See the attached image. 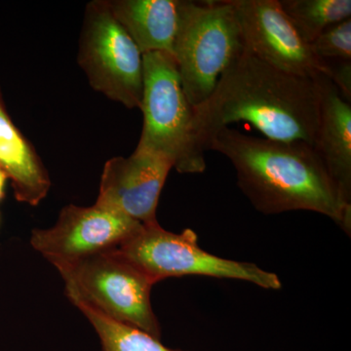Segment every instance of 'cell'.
Wrapping results in <instances>:
<instances>
[{"instance_id": "6da1fadb", "label": "cell", "mask_w": 351, "mask_h": 351, "mask_svg": "<svg viewBox=\"0 0 351 351\" xmlns=\"http://www.w3.org/2000/svg\"><path fill=\"white\" fill-rule=\"evenodd\" d=\"M240 121L252 124L270 140L313 145L319 123L315 80L278 71L244 48L212 94L193 107V156L203 170L205 152L215 136Z\"/></svg>"}, {"instance_id": "7a4b0ae2", "label": "cell", "mask_w": 351, "mask_h": 351, "mask_svg": "<svg viewBox=\"0 0 351 351\" xmlns=\"http://www.w3.org/2000/svg\"><path fill=\"white\" fill-rule=\"evenodd\" d=\"M208 151L228 158L240 191L261 213L315 212L350 235L351 204L343 199L313 145L253 137L226 127Z\"/></svg>"}, {"instance_id": "3957f363", "label": "cell", "mask_w": 351, "mask_h": 351, "mask_svg": "<svg viewBox=\"0 0 351 351\" xmlns=\"http://www.w3.org/2000/svg\"><path fill=\"white\" fill-rule=\"evenodd\" d=\"M244 49L232 0H179L173 57L193 107L212 94L219 77Z\"/></svg>"}, {"instance_id": "277c9868", "label": "cell", "mask_w": 351, "mask_h": 351, "mask_svg": "<svg viewBox=\"0 0 351 351\" xmlns=\"http://www.w3.org/2000/svg\"><path fill=\"white\" fill-rule=\"evenodd\" d=\"M57 269L69 301L82 302L110 319L160 339V324L151 301L156 284L117 247Z\"/></svg>"}, {"instance_id": "5b68a950", "label": "cell", "mask_w": 351, "mask_h": 351, "mask_svg": "<svg viewBox=\"0 0 351 351\" xmlns=\"http://www.w3.org/2000/svg\"><path fill=\"white\" fill-rule=\"evenodd\" d=\"M143 130L136 149L163 157L182 174L204 170L193 151V107L184 89L172 54L143 55Z\"/></svg>"}, {"instance_id": "8992f818", "label": "cell", "mask_w": 351, "mask_h": 351, "mask_svg": "<svg viewBox=\"0 0 351 351\" xmlns=\"http://www.w3.org/2000/svg\"><path fill=\"white\" fill-rule=\"evenodd\" d=\"M191 228L175 233L164 230L158 221L141 225L117 247L127 260L156 284L163 279L184 276L237 279L267 290H279L280 279L256 263L219 258L203 250Z\"/></svg>"}, {"instance_id": "52a82bcc", "label": "cell", "mask_w": 351, "mask_h": 351, "mask_svg": "<svg viewBox=\"0 0 351 351\" xmlns=\"http://www.w3.org/2000/svg\"><path fill=\"white\" fill-rule=\"evenodd\" d=\"M77 61L95 91L127 108H140L143 55L113 17L108 0L86 5Z\"/></svg>"}, {"instance_id": "ba28073f", "label": "cell", "mask_w": 351, "mask_h": 351, "mask_svg": "<svg viewBox=\"0 0 351 351\" xmlns=\"http://www.w3.org/2000/svg\"><path fill=\"white\" fill-rule=\"evenodd\" d=\"M141 225L135 219L95 204L89 207L71 204L61 210L54 225L32 230L29 243L59 269L115 248Z\"/></svg>"}, {"instance_id": "9c48e42d", "label": "cell", "mask_w": 351, "mask_h": 351, "mask_svg": "<svg viewBox=\"0 0 351 351\" xmlns=\"http://www.w3.org/2000/svg\"><path fill=\"white\" fill-rule=\"evenodd\" d=\"M245 49L272 68L301 77L327 75L326 64L313 54L283 12L279 0H232Z\"/></svg>"}, {"instance_id": "30bf717a", "label": "cell", "mask_w": 351, "mask_h": 351, "mask_svg": "<svg viewBox=\"0 0 351 351\" xmlns=\"http://www.w3.org/2000/svg\"><path fill=\"white\" fill-rule=\"evenodd\" d=\"M172 168L163 157L137 149L129 157L108 159L95 205L143 225L156 223L159 197Z\"/></svg>"}, {"instance_id": "8fae6325", "label": "cell", "mask_w": 351, "mask_h": 351, "mask_svg": "<svg viewBox=\"0 0 351 351\" xmlns=\"http://www.w3.org/2000/svg\"><path fill=\"white\" fill-rule=\"evenodd\" d=\"M314 80L319 93V123L313 147L351 204V104L327 76L318 73Z\"/></svg>"}, {"instance_id": "7c38bea8", "label": "cell", "mask_w": 351, "mask_h": 351, "mask_svg": "<svg viewBox=\"0 0 351 351\" xmlns=\"http://www.w3.org/2000/svg\"><path fill=\"white\" fill-rule=\"evenodd\" d=\"M0 169L12 181L16 199L36 207L51 189L49 173L34 145L14 125L0 100Z\"/></svg>"}, {"instance_id": "4fadbf2b", "label": "cell", "mask_w": 351, "mask_h": 351, "mask_svg": "<svg viewBox=\"0 0 351 351\" xmlns=\"http://www.w3.org/2000/svg\"><path fill=\"white\" fill-rule=\"evenodd\" d=\"M108 4L142 55L172 54L179 23V0H108Z\"/></svg>"}, {"instance_id": "5bb4252c", "label": "cell", "mask_w": 351, "mask_h": 351, "mask_svg": "<svg viewBox=\"0 0 351 351\" xmlns=\"http://www.w3.org/2000/svg\"><path fill=\"white\" fill-rule=\"evenodd\" d=\"M279 4L308 44L328 27L351 19L350 0H279Z\"/></svg>"}, {"instance_id": "9a60e30c", "label": "cell", "mask_w": 351, "mask_h": 351, "mask_svg": "<svg viewBox=\"0 0 351 351\" xmlns=\"http://www.w3.org/2000/svg\"><path fill=\"white\" fill-rule=\"evenodd\" d=\"M73 304L94 328L100 339L101 351H184L167 348L147 332L110 319L82 302Z\"/></svg>"}, {"instance_id": "2e32d148", "label": "cell", "mask_w": 351, "mask_h": 351, "mask_svg": "<svg viewBox=\"0 0 351 351\" xmlns=\"http://www.w3.org/2000/svg\"><path fill=\"white\" fill-rule=\"evenodd\" d=\"M309 45L318 59L351 61V19L328 27Z\"/></svg>"}, {"instance_id": "e0dca14e", "label": "cell", "mask_w": 351, "mask_h": 351, "mask_svg": "<svg viewBox=\"0 0 351 351\" xmlns=\"http://www.w3.org/2000/svg\"><path fill=\"white\" fill-rule=\"evenodd\" d=\"M324 61V60H323ZM326 64L327 76L348 103L351 101V61L330 60Z\"/></svg>"}, {"instance_id": "ac0fdd59", "label": "cell", "mask_w": 351, "mask_h": 351, "mask_svg": "<svg viewBox=\"0 0 351 351\" xmlns=\"http://www.w3.org/2000/svg\"><path fill=\"white\" fill-rule=\"evenodd\" d=\"M7 179V175L4 173V171L0 169V200L3 199L4 195H5V184Z\"/></svg>"}]
</instances>
